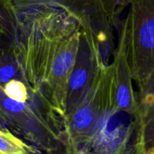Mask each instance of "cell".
Wrapping results in <instances>:
<instances>
[{
  "label": "cell",
  "mask_w": 154,
  "mask_h": 154,
  "mask_svg": "<svg viewBox=\"0 0 154 154\" xmlns=\"http://www.w3.org/2000/svg\"><path fill=\"white\" fill-rule=\"evenodd\" d=\"M14 5L17 34L8 43L23 81L48 99L63 123L81 25L53 0H14Z\"/></svg>",
  "instance_id": "1"
},
{
  "label": "cell",
  "mask_w": 154,
  "mask_h": 154,
  "mask_svg": "<svg viewBox=\"0 0 154 154\" xmlns=\"http://www.w3.org/2000/svg\"><path fill=\"white\" fill-rule=\"evenodd\" d=\"M109 22L125 41L139 105L154 92V0H104Z\"/></svg>",
  "instance_id": "2"
},
{
  "label": "cell",
  "mask_w": 154,
  "mask_h": 154,
  "mask_svg": "<svg viewBox=\"0 0 154 154\" xmlns=\"http://www.w3.org/2000/svg\"><path fill=\"white\" fill-rule=\"evenodd\" d=\"M119 111L111 65L101 58L85 94L63 120L66 153H91L100 131Z\"/></svg>",
  "instance_id": "3"
},
{
  "label": "cell",
  "mask_w": 154,
  "mask_h": 154,
  "mask_svg": "<svg viewBox=\"0 0 154 154\" xmlns=\"http://www.w3.org/2000/svg\"><path fill=\"white\" fill-rule=\"evenodd\" d=\"M0 127L42 153H66L63 121L48 99L36 91L28 101L20 102L8 97L0 84Z\"/></svg>",
  "instance_id": "4"
},
{
  "label": "cell",
  "mask_w": 154,
  "mask_h": 154,
  "mask_svg": "<svg viewBox=\"0 0 154 154\" xmlns=\"http://www.w3.org/2000/svg\"><path fill=\"white\" fill-rule=\"evenodd\" d=\"M77 20L82 32L96 35L101 48L108 49L113 27L109 22L104 0H53Z\"/></svg>",
  "instance_id": "5"
},
{
  "label": "cell",
  "mask_w": 154,
  "mask_h": 154,
  "mask_svg": "<svg viewBox=\"0 0 154 154\" xmlns=\"http://www.w3.org/2000/svg\"><path fill=\"white\" fill-rule=\"evenodd\" d=\"M101 58L104 60L101 48L89 43L82 35L75 65L68 84L66 117L75 108L85 94L93 80L97 63Z\"/></svg>",
  "instance_id": "6"
},
{
  "label": "cell",
  "mask_w": 154,
  "mask_h": 154,
  "mask_svg": "<svg viewBox=\"0 0 154 154\" xmlns=\"http://www.w3.org/2000/svg\"><path fill=\"white\" fill-rule=\"evenodd\" d=\"M110 65L118 108L134 117L139 110L138 97L134 90V80L128 61L125 38L119 31L117 46L113 53V60Z\"/></svg>",
  "instance_id": "7"
},
{
  "label": "cell",
  "mask_w": 154,
  "mask_h": 154,
  "mask_svg": "<svg viewBox=\"0 0 154 154\" xmlns=\"http://www.w3.org/2000/svg\"><path fill=\"white\" fill-rule=\"evenodd\" d=\"M133 123L131 153L154 154V92L139 105L138 112L133 117Z\"/></svg>",
  "instance_id": "8"
},
{
  "label": "cell",
  "mask_w": 154,
  "mask_h": 154,
  "mask_svg": "<svg viewBox=\"0 0 154 154\" xmlns=\"http://www.w3.org/2000/svg\"><path fill=\"white\" fill-rule=\"evenodd\" d=\"M34 153H42V152L6 128L0 127V154Z\"/></svg>",
  "instance_id": "9"
},
{
  "label": "cell",
  "mask_w": 154,
  "mask_h": 154,
  "mask_svg": "<svg viewBox=\"0 0 154 154\" xmlns=\"http://www.w3.org/2000/svg\"><path fill=\"white\" fill-rule=\"evenodd\" d=\"M12 79L23 81L10 44L2 46L0 43V84L4 86Z\"/></svg>",
  "instance_id": "10"
},
{
  "label": "cell",
  "mask_w": 154,
  "mask_h": 154,
  "mask_svg": "<svg viewBox=\"0 0 154 154\" xmlns=\"http://www.w3.org/2000/svg\"><path fill=\"white\" fill-rule=\"evenodd\" d=\"M0 22L8 42L15 38L18 26V16L14 0H0Z\"/></svg>",
  "instance_id": "11"
},
{
  "label": "cell",
  "mask_w": 154,
  "mask_h": 154,
  "mask_svg": "<svg viewBox=\"0 0 154 154\" xmlns=\"http://www.w3.org/2000/svg\"><path fill=\"white\" fill-rule=\"evenodd\" d=\"M3 90L8 97L20 101L27 102L30 99L34 90L19 79H12L3 86Z\"/></svg>",
  "instance_id": "12"
},
{
  "label": "cell",
  "mask_w": 154,
  "mask_h": 154,
  "mask_svg": "<svg viewBox=\"0 0 154 154\" xmlns=\"http://www.w3.org/2000/svg\"><path fill=\"white\" fill-rule=\"evenodd\" d=\"M0 36L1 37H5V33L4 29H3L1 22H0Z\"/></svg>",
  "instance_id": "13"
}]
</instances>
